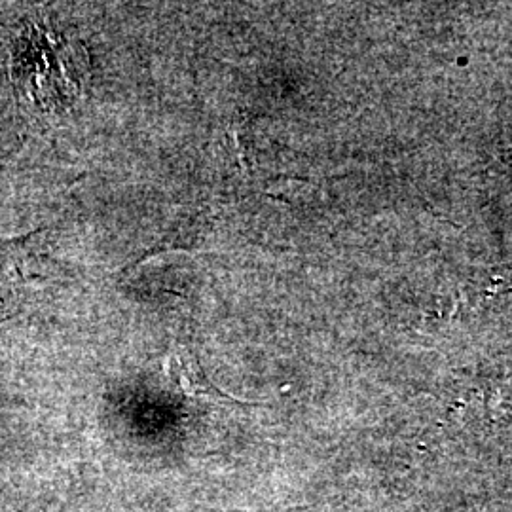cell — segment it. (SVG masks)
<instances>
[{
    "instance_id": "3957f363",
    "label": "cell",
    "mask_w": 512,
    "mask_h": 512,
    "mask_svg": "<svg viewBox=\"0 0 512 512\" xmlns=\"http://www.w3.org/2000/svg\"><path fill=\"white\" fill-rule=\"evenodd\" d=\"M167 372L169 376L177 382V385L183 389L186 395L190 397H217V399H228L226 395H222L217 391V387L207 382V378L203 376L202 368L194 361L192 355H188L186 351L173 353L169 357L167 363Z\"/></svg>"
},
{
    "instance_id": "6da1fadb",
    "label": "cell",
    "mask_w": 512,
    "mask_h": 512,
    "mask_svg": "<svg viewBox=\"0 0 512 512\" xmlns=\"http://www.w3.org/2000/svg\"><path fill=\"white\" fill-rule=\"evenodd\" d=\"M10 76L19 95L38 109H69L88 84L90 55L80 40L31 25L12 48Z\"/></svg>"
},
{
    "instance_id": "7a4b0ae2",
    "label": "cell",
    "mask_w": 512,
    "mask_h": 512,
    "mask_svg": "<svg viewBox=\"0 0 512 512\" xmlns=\"http://www.w3.org/2000/svg\"><path fill=\"white\" fill-rule=\"evenodd\" d=\"M55 262L44 232L0 239V293L29 291L50 279Z\"/></svg>"
}]
</instances>
